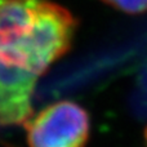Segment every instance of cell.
Returning a JSON list of instances; mask_svg holds the SVG:
<instances>
[{
	"mask_svg": "<svg viewBox=\"0 0 147 147\" xmlns=\"http://www.w3.org/2000/svg\"><path fill=\"white\" fill-rule=\"evenodd\" d=\"M76 21L52 0H0V125L32 115L38 79L69 52Z\"/></svg>",
	"mask_w": 147,
	"mask_h": 147,
	"instance_id": "1",
	"label": "cell"
},
{
	"mask_svg": "<svg viewBox=\"0 0 147 147\" xmlns=\"http://www.w3.org/2000/svg\"><path fill=\"white\" fill-rule=\"evenodd\" d=\"M28 147H84L90 134V119L74 101L48 105L25 123Z\"/></svg>",
	"mask_w": 147,
	"mask_h": 147,
	"instance_id": "2",
	"label": "cell"
},
{
	"mask_svg": "<svg viewBox=\"0 0 147 147\" xmlns=\"http://www.w3.org/2000/svg\"><path fill=\"white\" fill-rule=\"evenodd\" d=\"M107 5L129 14L147 12V0H102Z\"/></svg>",
	"mask_w": 147,
	"mask_h": 147,
	"instance_id": "3",
	"label": "cell"
},
{
	"mask_svg": "<svg viewBox=\"0 0 147 147\" xmlns=\"http://www.w3.org/2000/svg\"><path fill=\"white\" fill-rule=\"evenodd\" d=\"M145 140H146V147H147V128L145 130Z\"/></svg>",
	"mask_w": 147,
	"mask_h": 147,
	"instance_id": "4",
	"label": "cell"
}]
</instances>
